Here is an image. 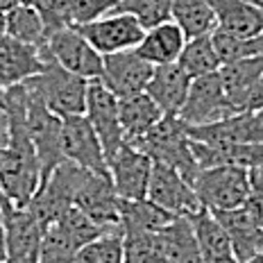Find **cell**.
Listing matches in <instances>:
<instances>
[{
  "label": "cell",
  "mask_w": 263,
  "mask_h": 263,
  "mask_svg": "<svg viewBox=\"0 0 263 263\" xmlns=\"http://www.w3.org/2000/svg\"><path fill=\"white\" fill-rule=\"evenodd\" d=\"M118 116H120V125H123L125 143L132 145L139 139H143L147 132L163 118V114L155 105V100L143 91V93H136V96L120 98Z\"/></svg>",
  "instance_id": "cell-24"
},
{
  "label": "cell",
  "mask_w": 263,
  "mask_h": 263,
  "mask_svg": "<svg viewBox=\"0 0 263 263\" xmlns=\"http://www.w3.org/2000/svg\"><path fill=\"white\" fill-rule=\"evenodd\" d=\"M189 220L193 224V232L204 263H238L236 256H234V248L227 232H224V227L216 220V216L209 209L202 206L200 211L189 216Z\"/></svg>",
  "instance_id": "cell-21"
},
{
  "label": "cell",
  "mask_w": 263,
  "mask_h": 263,
  "mask_svg": "<svg viewBox=\"0 0 263 263\" xmlns=\"http://www.w3.org/2000/svg\"><path fill=\"white\" fill-rule=\"evenodd\" d=\"M5 222V263H39L46 227L30 209L14 204L3 206Z\"/></svg>",
  "instance_id": "cell-6"
},
{
  "label": "cell",
  "mask_w": 263,
  "mask_h": 263,
  "mask_svg": "<svg viewBox=\"0 0 263 263\" xmlns=\"http://www.w3.org/2000/svg\"><path fill=\"white\" fill-rule=\"evenodd\" d=\"M73 206L80 209L89 220L102 227L107 234H123L120 229V197L111 179L102 175H89L80 186Z\"/></svg>",
  "instance_id": "cell-11"
},
{
  "label": "cell",
  "mask_w": 263,
  "mask_h": 263,
  "mask_svg": "<svg viewBox=\"0 0 263 263\" xmlns=\"http://www.w3.org/2000/svg\"><path fill=\"white\" fill-rule=\"evenodd\" d=\"M0 263H5V261H0Z\"/></svg>",
  "instance_id": "cell-48"
},
{
  "label": "cell",
  "mask_w": 263,
  "mask_h": 263,
  "mask_svg": "<svg viewBox=\"0 0 263 263\" xmlns=\"http://www.w3.org/2000/svg\"><path fill=\"white\" fill-rule=\"evenodd\" d=\"M27 134L32 139L36 159L41 163V177L46 182L54 168L66 161L62 152V118L30 91H27Z\"/></svg>",
  "instance_id": "cell-5"
},
{
  "label": "cell",
  "mask_w": 263,
  "mask_h": 263,
  "mask_svg": "<svg viewBox=\"0 0 263 263\" xmlns=\"http://www.w3.org/2000/svg\"><path fill=\"white\" fill-rule=\"evenodd\" d=\"M32 7L41 14L48 36L70 27V0H32Z\"/></svg>",
  "instance_id": "cell-35"
},
{
  "label": "cell",
  "mask_w": 263,
  "mask_h": 263,
  "mask_svg": "<svg viewBox=\"0 0 263 263\" xmlns=\"http://www.w3.org/2000/svg\"><path fill=\"white\" fill-rule=\"evenodd\" d=\"M109 177L120 200H145L152 175V159L125 143L107 159Z\"/></svg>",
  "instance_id": "cell-14"
},
{
  "label": "cell",
  "mask_w": 263,
  "mask_h": 263,
  "mask_svg": "<svg viewBox=\"0 0 263 263\" xmlns=\"http://www.w3.org/2000/svg\"><path fill=\"white\" fill-rule=\"evenodd\" d=\"M163 243V256L166 263H204L200 254L193 224L189 218L177 216L175 220L159 232Z\"/></svg>",
  "instance_id": "cell-25"
},
{
  "label": "cell",
  "mask_w": 263,
  "mask_h": 263,
  "mask_svg": "<svg viewBox=\"0 0 263 263\" xmlns=\"http://www.w3.org/2000/svg\"><path fill=\"white\" fill-rule=\"evenodd\" d=\"M263 109V73H261V78L259 82H256V86H254V91H252V96H250V105H248V111H261Z\"/></svg>",
  "instance_id": "cell-37"
},
{
  "label": "cell",
  "mask_w": 263,
  "mask_h": 263,
  "mask_svg": "<svg viewBox=\"0 0 263 263\" xmlns=\"http://www.w3.org/2000/svg\"><path fill=\"white\" fill-rule=\"evenodd\" d=\"M43 57V70L34 78L25 82V89L34 93L36 98L57 114L59 118L82 116L86 111V93H89V80L80 78L75 73H68L52 59L46 46L39 48Z\"/></svg>",
  "instance_id": "cell-1"
},
{
  "label": "cell",
  "mask_w": 263,
  "mask_h": 263,
  "mask_svg": "<svg viewBox=\"0 0 263 263\" xmlns=\"http://www.w3.org/2000/svg\"><path fill=\"white\" fill-rule=\"evenodd\" d=\"M186 129H189V136L193 141H200L206 145L263 143V120L254 111L234 114L229 118L216 120L209 125H197V127L186 125Z\"/></svg>",
  "instance_id": "cell-16"
},
{
  "label": "cell",
  "mask_w": 263,
  "mask_h": 263,
  "mask_svg": "<svg viewBox=\"0 0 263 263\" xmlns=\"http://www.w3.org/2000/svg\"><path fill=\"white\" fill-rule=\"evenodd\" d=\"M132 147L145 152L152 161L175 168L191 184H193L195 175L200 173L193 147H191V136L189 129H186V123H182L177 116H163L143 139L132 143Z\"/></svg>",
  "instance_id": "cell-2"
},
{
  "label": "cell",
  "mask_w": 263,
  "mask_h": 263,
  "mask_svg": "<svg viewBox=\"0 0 263 263\" xmlns=\"http://www.w3.org/2000/svg\"><path fill=\"white\" fill-rule=\"evenodd\" d=\"M216 14L218 30L240 39H254L263 34V12L248 0H209Z\"/></svg>",
  "instance_id": "cell-23"
},
{
  "label": "cell",
  "mask_w": 263,
  "mask_h": 263,
  "mask_svg": "<svg viewBox=\"0 0 263 263\" xmlns=\"http://www.w3.org/2000/svg\"><path fill=\"white\" fill-rule=\"evenodd\" d=\"M245 206L252 211V216L263 227V168L250 171V195H248Z\"/></svg>",
  "instance_id": "cell-36"
},
{
  "label": "cell",
  "mask_w": 263,
  "mask_h": 263,
  "mask_svg": "<svg viewBox=\"0 0 263 263\" xmlns=\"http://www.w3.org/2000/svg\"><path fill=\"white\" fill-rule=\"evenodd\" d=\"M89 175V171L75 166V163L62 161L50 173V177L41 184V189L36 191V195L32 197V202L25 209H30L36 216V220L48 229L64 211L73 206L75 195H78L80 186L86 182Z\"/></svg>",
  "instance_id": "cell-4"
},
{
  "label": "cell",
  "mask_w": 263,
  "mask_h": 263,
  "mask_svg": "<svg viewBox=\"0 0 263 263\" xmlns=\"http://www.w3.org/2000/svg\"><path fill=\"white\" fill-rule=\"evenodd\" d=\"M179 68L189 75L191 80L202 78V75H211L220 70V59H218V52L213 48L211 34L204 36H195V39H189L184 46L182 54L177 59Z\"/></svg>",
  "instance_id": "cell-28"
},
{
  "label": "cell",
  "mask_w": 263,
  "mask_h": 263,
  "mask_svg": "<svg viewBox=\"0 0 263 263\" xmlns=\"http://www.w3.org/2000/svg\"><path fill=\"white\" fill-rule=\"evenodd\" d=\"M125 263H166L159 232H125L123 234Z\"/></svg>",
  "instance_id": "cell-30"
},
{
  "label": "cell",
  "mask_w": 263,
  "mask_h": 263,
  "mask_svg": "<svg viewBox=\"0 0 263 263\" xmlns=\"http://www.w3.org/2000/svg\"><path fill=\"white\" fill-rule=\"evenodd\" d=\"M16 5H18V0H0V9H3V12H9Z\"/></svg>",
  "instance_id": "cell-41"
},
{
  "label": "cell",
  "mask_w": 263,
  "mask_h": 263,
  "mask_svg": "<svg viewBox=\"0 0 263 263\" xmlns=\"http://www.w3.org/2000/svg\"><path fill=\"white\" fill-rule=\"evenodd\" d=\"M46 48L54 62L68 73H75L89 82L102 78V59L105 57L75 27H64V30L50 34L46 41Z\"/></svg>",
  "instance_id": "cell-9"
},
{
  "label": "cell",
  "mask_w": 263,
  "mask_h": 263,
  "mask_svg": "<svg viewBox=\"0 0 263 263\" xmlns=\"http://www.w3.org/2000/svg\"><path fill=\"white\" fill-rule=\"evenodd\" d=\"M177 216L145 200H120V229L125 232H161Z\"/></svg>",
  "instance_id": "cell-26"
},
{
  "label": "cell",
  "mask_w": 263,
  "mask_h": 263,
  "mask_svg": "<svg viewBox=\"0 0 263 263\" xmlns=\"http://www.w3.org/2000/svg\"><path fill=\"white\" fill-rule=\"evenodd\" d=\"M9 143V118H7V111L0 109V152L7 147Z\"/></svg>",
  "instance_id": "cell-38"
},
{
  "label": "cell",
  "mask_w": 263,
  "mask_h": 263,
  "mask_svg": "<svg viewBox=\"0 0 263 263\" xmlns=\"http://www.w3.org/2000/svg\"><path fill=\"white\" fill-rule=\"evenodd\" d=\"M7 36L27 43V46L41 48L48 41V32L43 25L41 14L32 5H16L7 12Z\"/></svg>",
  "instance_id": "cell-29"
},
{
  "label": "cell",
  "mask_w": 263,
  "mask_h": 263,
  "mask_svg": "<svg viewBox=\"0 0 263 263\" xmlns=\"http://www.w3.org/2000/svg\"><path fill=\"white\" fill-rule=\"evenodd\" d=\"M5 102H7V89L0 84V109H5Z\"/></svg>",
  "instance_id": "cell-42"
},
{
  "label": "cell",
  "mask_w": 263,
  "mask_h": 263,
  "mask_svg": "<svg viewBox=\"0 0 263 263\" xmlns=\"http://www.w3.org/2000/svg\"><path fill=\"white\" fill-rule=\"evenodd\" d=\"M73 263H125L123 234H102L100 238L84 245Z\"/></svg>",
  "instance_id": "cell-32"
},
{
  "label": "cell",
  "mask_w": 263,
  "mask_h": 263,
  "mask_svg": "<svg viewBox=\"0 0 263 263\" xmlns=\"http://www.w3.org/2000/svg\"><path fill=\"white\" fill-rule=\"evenodd\" d=\"M240 263H263V252H261V254L250 256V259H245V261H240Z\"/></svg>",
  "instance_id": "cell-43"
},
{
  "label": "cell",
  "mask_w": 263,
  "mask_h": 263,
  "mask_svg": "<svg viewBox=\"0 0 263 263\" xmlns=\"http://www.w3.org/2000/svg\"><path fill=\"white\" fill-rule=\"evenodd\" d=\"M256 114H259V118L263 120V109H261V111H256Z\"/></svg>",
  "instance_id": "cell-47"
},
{
  "label": "cell",
  "mask_w": 263,
  "mask_h": 263,
  "mask_svg": "<svg viewBox=\"0 0 263 263\" xmlns=\"http://www.w3.org/2000/svg\"><path fill=\"white\" fill-rule=\"evenodd\" d=\"M78 252L80 248H75L62 232H57L54 227H48L46 234H43L39 263H73Z\"/></svg>",
  "instance_id": "cell-33"
},
{
  "label": "cell",
  "mask_w": 263,
  "mask_h": 263,
  "mask_svg": "<svg viewBox=\"0 0 263 263\" xmlns=\"http://www.w3.org/2000/svg\"><path fill=\"white\" fill-rule=\"evenodd\" d=\"M116 12L132 14L143 30L173 21V0H118Z\"/></svg>",
  "instance_id": "cell-31"
},
{
  "label": "cell",
  "mask_w": 263,
  "mask_h": 263,
  "mask_svg": "<svg viewBox=\"0 0 263 263\" xmlns=\"http://www.w3.org/2000/svg\"><path fill=\"white\" fill-rule=\"evenodd\" d=\"M173 21L184 30L186 39L211 34L218 27L209 0H173Z\"/></svg>",
  "instance_id": "cell-27"
},
{
  "label": "cell",
  "mask_w": 263,
  "mask_h": 263,
  "mask_svg": "<svg viewBox=\"0 0 263 263\" xmlns=\"http://www.w3.org/2000/svg\"><path fill=\"white\" fill-rule=\"evenodd\" d=\"M152 73H155V66L145 62L136 50H123L116 54H107L102 59L100 82L120 100V98L143 93Z\"/></svg>",
  "instance_id": "cell-15"
},
{
  "label": "cell",
  "mask_w": 263,
  "mask_h": 263,
  "mask_svg": "<svg viewBox=\"0 0 263 263\" xmlns=\"http://www.w3.org/2000/svg\"><path fill=\"white\" fill-rule=\"evenodd\" d=\"M21 5H32V0H18Z\"/></svg>",
  "instance_id": "cell-46"
},
{
  "label": "cell",
  "mask_w": 263,
  "mask_h": 263,
  "mask_svg": "<svg viewBox=\"0 0 263 263\" xmlns=\"http://www.w3.org/2000/svg\"><path fill=\"white\" fill-rule=\"evenodd\" d=\"M250 5H254V7H259L261 12H263V0H248Z\"/></svg>",
  "instance_id": "cell-45"
},
{
  "label": "cell",
  "mask_w": 263,
  "mask_h": 263,
  "mask_svg": "<svg viewBox=\"0 0 263 263\" xmlns=\"http://www.w3.org/2000/svg\"><path fill=\"white\" fill-rule=\"evenodd\" d=\"M86 41L96 48L102 57L116 54L123 50H134L145 36V30L132 14L114 12L93 23L75 27Z\"/></svg>",
  "instance_id": "cell-7"
},
{
  "label": "cell",
  "mask_w": 263,
  "mask_h": 263,
  "mask_svg": "<svg viewBox=\"0 0 263 263\" xmlns=\"http://www.w3.org/2000/svg\"><path fill=\"white\" fill-rule=\"evenodd\" d=\"M229 116H232V111L227 107L220 73L202 75V78L191 80L189 96H186V102L177 116L182 123L197 127V125H209Z\"/></svg>",
  "instance_id": "cell-12"
},
{
  "label": "cell",
  "mask_w": 263,
  "mask_h": 263,
  "mask_svg": "<svg viewBox=\"0 0 263 263\" xmlns=\"http://www.w3.org/2000/svg\"><path fill=\"white\" fill-rule=\"evenodd\" d=\"M0 261H5V222H3V211H0Z\"/></svg>",
  "instance_id": "cell-39"
},
{
  "label": "cell",
  "mask_w": 263,
  "mask_h": 263,
  "mask_svg": "<svg viewBox=\"0 0 263 263\" xmlns=\"http://www.w3.org/2000/svg\"><path fill=\"white\" fill-rule=\"evenodd\" d=\"M147 200L155 202L161 209L171 211L173 216H182V218H189L202 209V202L195 193L193 184L186 182L175 168L159 161H152Z\"/></svg>",
  "instance_id": "cell-10"
},
{
  "label": "cell",
  "mask_w": 263,
  "mask_h": 263,
  "mask_svg": "<svg viewBox=\"0 0 263 263\" xmlns=\"http://www.w3.org/2000/svg\"><path fill=\"white\" fill-rule=\"evenodd\" d=\"M43 57L39 48L27 46L5 34L0 39V84L5 89L25 84L30 78L43 70Z\"/></svg>",
  "instance_id": "cell-17"
},
{
  "label": "cell",
  "mask_w": 263,
  "mask_h": 263,
  "mask_svg": "<svg viewBox=\"0 0 263 263\" xmlns=\"http://www.w3.org/2000/svg\"><path fill=\"white\" fill-rule=\"evenodd\" d=\"M186 41L189 39H186L182 27L175 21H166V23L145 30L143 41L134 50L152 66H166V64H177Z\"/></svg>",
  "instance_id": "cell-22"
},
{
  "label": "cell",
  "mask_w": 263,
  "mask_h": 263,
  "mask_svg": "<svg viewBox=\"0 0 263 263\" xmlns=\"http://www.w3.org/2000/svg\"><path fill=\"white\" fill-rule=\"evenodd\" d=\"M189 86L191 78L179 68V64H166L155 66V73L147 82L145 93L155 100L163 116H179L186 96H189Z\"/></svg>",
  "instance_id": "cell-20"
},
{
  "label": "cell",
  "mask_w": 263,
  "mask_h": 263,
  "mask_svg": "<svg viewBox=\"0 0 263 263\" xmlns=\"http://www.w3.org/2000/svg\"><path fill=\"white\" fill-rule=\"evenodd\" d=\"M62 152L66 161L75 163V166L84 168V171L93 175L109 177L107 155L84 114L82 116L62 118Z\"/></svg>",
  "instance_id": "cell-8"
},
{
  "label": "cell",
  "mask_w": 263,
  "mask_h": 263,
  "mask_svg": "<svg viewBox=\"0 0 263 263\" xmlns=\"http://www.w3.org/2000/svg\"><path fill=\"white\" fill-rule=\"evenodd\" d=\"M213 216L227 232L238 263L263 252V227L245 204L232 211H216Z\"/></svg>",
  "instance_id": "cell-19"
},
{
  "label": "cell",
  "mask_w": 263,
  "mask_h": 263,
  "mask_svg": "<svg viewBox=\"0 0 263 263\" xmlns=\"http://www.w3.org/2000/svg\"><path fill=\"white\" fill-rule=\"evenodd\" d=\"M84 116L89 118L93 132L98 134L105 150L107 159L125 145L123 125L118 116V98L102 84L100 80L89 82V93H86V111Z\"/></svg>",
  "instance_id": "cell-13"
},
{
  "label": "cell",
  "mask_w": 263,
  "mask_h": 263,
  "mask_svg": "<svg viewBox=\"0 0 263 263\" xmlns=\"http://www.w3.org/2000/svg\"><path fill=\"white\" fill-rule=\"evenodd\" d=\"M116 9L118 0H70V27L93 23Z\"/></svg>",
  "instance_id": "cell-34"
},
{
  "label": "cell",
  "mask_w": 263,
  "mask_h": 263,
  "mask_svg": "<svg viewBox=\"0 0 263 263\" xmlns=\"http://www.w3.org/2000/svg\"><path fill=\"white\" fill-rule=\"evenodd\" d=\"M218 73H220L224 98H227L232 116L248 111L250 96L263 73V57H248L232 64H222Z\"/></svg>",
  "instance_id": "cell-18"
},
{
  "label": "cell",
  "mask_w": 263,
  "mask_h": 263,
  "mask_svg": "<svg viewBox=\"0 0 263 263\" xmlns=\"http://www.w3.org/2000/svg\"><path fill=\"white\" fill-rule=\"evenodd\" d=\"M5 204H9V202H7V197H5L3 189H0V211H3V206H5Z\"/></svg>",
  "instance_id": "cell-44"
},
{
  "label": "cell",
  "mask_w": 263,
  "mask_h": 263,
  "mask_svg": "<svg viewBox=\"0 0 263 263\" xmlns=\"http://www.w3.org/2000/svg\"><path fill=\"white\" fill-rule=\"evenodd\" d=\"M7 34V12H3L0 9V39Z\"/></svg>",
  "instance_id": "cell-40"
},
{
  "label": "cell",
  "mask_w": 263,
  "mask_h": 263,
  "mask_svg": "<svg viewBox=\"0 0 263 263\" xmlns=\"http://www.w3.org/2000/svg\"><path fill=\"white\" fill-rule=\"evenodd\" d=\"M193 189L202 206L211 213L238 209L250 195V171L238 166L202 168L193 179Z\"/></svg>",
  "instance_id": "cell-3"
}]
</instances>
